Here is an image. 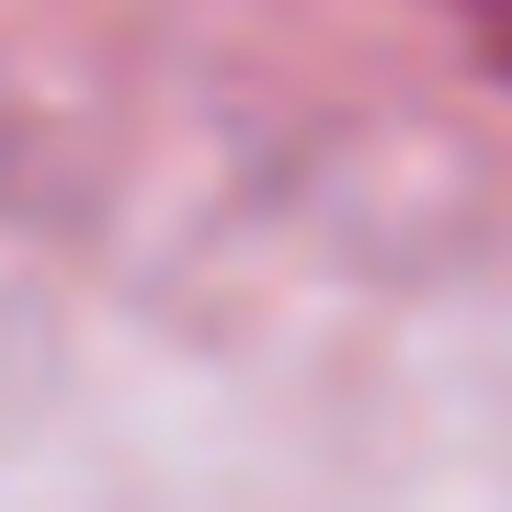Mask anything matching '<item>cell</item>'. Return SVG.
Returning <instances> with one entry per match:
<instances>
[{
  "mask_svg": "<svg viewBox=\"0 0 512 512\" xmlns=\"http://www.w3.org/2000/svg\"><path fill=\"white\" fill-rule=\"evenodd\" d=\"M467 23H478V57H490V69L512 80V0H478V12H467Z\"/></svg>",
  "mask_w": 512,
  "mask_h": 512,
  "instance_id": "6da1fadb",
  "label": "cell"
}]
</instances>
